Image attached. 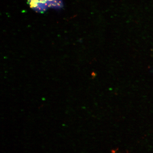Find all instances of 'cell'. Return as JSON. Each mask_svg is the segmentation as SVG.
I'll return each instance as SVG.
<instances>
[{
  "mask_svg": "<svg viewBox=\"0 0 153 153\" xmlns=\"http://www.w3.org/2000/svg\"><path fill=\"white\" fill-rule=\"evenodd\" d=\"M30 7L34 10L43 12L48 9H59L63 6L62 0H28Z\"/></svg>",
  "mask_w": 153,
  "mask_h": 153,
  "instance_id": "6da1fadb",
  "label": "cell"
}]
</instances>
